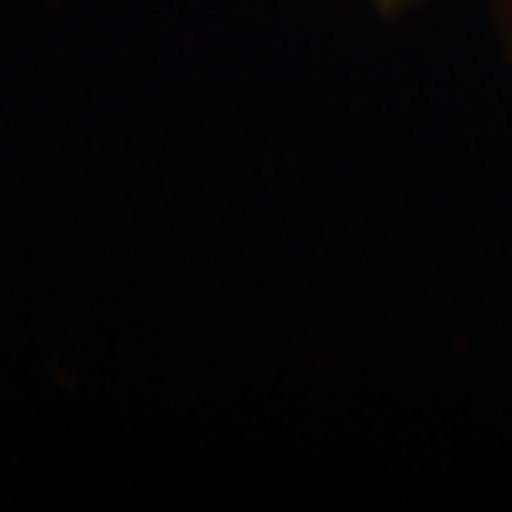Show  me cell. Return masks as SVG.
<instances>
[{
  "label": "cell",
  "instance_id": "6da1fadb",
  "mask_svg": "<svg viewBox=\"0 0 512 512\" xmlns=\"http://www.w3.org/2000/svg\"><path fill=\"white\" fill-rule=\"evenodd\" d=\"M489 20H493L496 44L512 70V0H489Z\"/></svg>",
  "mask_w": 512,
  "mask_h": 512
},
{
  "label": "cell",
  "instance_id": "7a4b0ae2",
  "mask_svg": "<svg viewBox=\"0 0 512 512\" xmlns=\"http://www.w3.org/2000/svg\"><path fill=\"white\" fill-rule=\"evenodd\" d=\"M429 0H366V7L373 10L380 20H403L416 10H423Z\"/></svg>",
  "mask_w": 512,
  "mask_h": 512
}]
</instances>
